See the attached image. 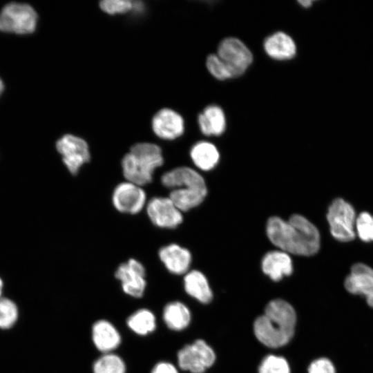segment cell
Returning a JSON list of instances; mask_svg holds the SVG:
<instances>
[{
    "instance_id": "cell-1",
    "label": "cell",
    "mask_w": 373,
    "mask_h": 373,
    "mask_svg": "<svg viewBox=\"0 0 373 373\" xmlns=\"http://www.w3.org/2000/svg\"><path fill=\"white\" fill-rule=\"evenodd\" d=\"M266 233L274 245L289 254L310 256L316 254L320 248L318 229L300 214L291 216L288 220L278 216L269 218Z\"/></svg>"
},
{
    "instance_id": "cell-2",
    "label": "cell",
    "mask_w": 373,
    "mask_h": 373,
    "mask_svg": "<svg viewBox=\"0 0 373 373\" xmlns=\"http://www.w3.org/2000/svg\"><path fill=\"white\" fill-rule=\"evenodd\" d=\"M296 323L294 307L282 299H274L266 305L264 313L254 323L256 338L264 345L278 348L292 338Z\"/></svg>"
},
{
    "instance_id": "cell-3",
    "label": "cell",
    "mask_w": 373,
    "mask_h": 373,
    "mask_svg": "<svg viewBox=\"0 0 373 373\" xmlns=\"http://www.w3.org/2000/svg\"><path fill=\"white\" fill-rule=\"evenodd\" d=\"M163 164L161 148L150 142L135 144L121 162L126 180L141 186L152 182L155 171Z\"/></svg>"
},
{
    "instance_id": "cell-4",
    "label": "cell",
    "mask_w": 373,
    "mask_h": 373,
    "mask_svg": "<svg viewBox=\"0 0 373 373\" xmlns=\"http://www.w3.org/2000/svg\"><path fill=\"white\" fill-rule=\"evenodd\" d=\"M37 15L26 3H10L0 12V30L16 34H28L36 28Z\"/></svg>"
},
{
    "instance_id": "cell-5",
    "label": "cell",
    "mask_w": 373,
    "mask_h": 373,
    "mask_svg": "<svg viewBox=\"0 0 373 373\" xmlns=\"http://www.w3.org/2000/svg\"><path fill=\"white\" fill-rule=\"evenodd\" d=\"M327 219L335 239L348 242L354 238L355 211L350 204L342 198L335 199L328 208Z\"/></svg>"
},
{
    "instance_id": "cell-6",
    "label": "cell",
    "mask_w": 373,
    "mask_h": 373,
    "mask_svg": "<svg viewBox=\"0 0 373 373\" xmlns=\"http://www.w3.org/2000/svg\"><path fill=\"white\" fill-rule=\"evenodd\" d=\"M229 69L233 78L242 75L253 62L249 48L236 37H227L218 46L217 54Z\"/></svg>"
},
{
    "instance_id": "cell-7",
    "label": "cell",
    "mask_w": 373,
    "mask_h": 373,
    "mask_svg": "<svg viewBox=\"0 0 373 373\" xmlns=\"http://www.w3.org/2000/svg\"><path fill=\"white\" fill-rule=\"evenodd\" d=\"M215 361L213 350L202 339L185 345L178 353L179 367L191 373H204Z\"/></svg>"
},
{
    "instance_id": "cell-8",
    "label": "cell",
    "mask_w": 373,
    "mask_h": 373,
    "mask_svg": "<svg viewBox=\"0 0 373 373\" xmlns=\"http://www.w3.org/2000/svg\"><path fill=\"white\" fill-rule=\"evenodd\" d=\"M56 149L62 157V161L73 174L76 175L80 168L90 160L88 143L83 139L72 134H66L56 142Z\"/></svg>"
},
{
    "instance_id": "cell-9",
    "label": "cell",
    "mask_w": 373,
    "mask_h": 373,
    "mask_svg": "<svg viewBox=\"0 0 373 373\" xmlns=\"http://www.w3.org/2000/svg\"><path fill=\"white\" fill-rule=\"evenodd\" d=\"M146 211L152 224L159 228L175 229L183 221L182 213L169 197L151 198L146 202Z\"/></svg>"
},
{
    "instance_id": "cell-10",
    "label": "cell",
    "mask_w": 373,
    "mask_h": 373,
    "mask_svg": "<svg viewBox=\"0 0 373 373\" xmlns=\"http://www.w3.org/2000/svg\"><path fill=\"white\" fill-rule=\"evenodd\" d=\"M112 203L120 213L137 214L146 207V194L142 186L126 180L115 187Z\"/></svg>"
},
{
    "instance_id": "cell-11",
    "label": "cell",
    "mask_w": 373,
    "mask_h": 373,
    "mask_svg": "<svg viewBox=\"0 0 373 373\" xmlns=\"http://www.w3.org/2000/svg\"><path fill=\"white\" fill-rule=\"evenodd\" d=\"M145 276L144 265L135 258L119 265L115 274L124 293L135 298H140L144 294L146 285Z\"/></svg>"
},
{
    "instance_id": "cell-12",
    "label": "cell",
    "mask_w": 373,
    "mask_h": 373,
    "mask_svg": "<svg viewBox=\"0 0 373 373\" xmlns=\"http://www.w3.org/2000/svg\"><path fill=\"white\" fill-rule=\"evenodd\" d=\"M151 126L153 133L160 139L173 140L180 137L184 131L182 117L171 108H164L153 117Z\"/></svg>"
},
{
    "instance_id": "cell-13",
    "label": "cell",
    "mask_w": 373,
    "mask_h": 373,
    "mask_svg": "<svg viewBox=\"0 0 373 373\" xmlns=\"http://www.w3.org/2000/svg\"><path fill=\"white\" fill-rule=\"evenodd\" d=\"M344 285L349 292L364 296L367 304L373 307V269L371 267L363 263L354 265Z\"/></svg>"
},
{
    "instance_id": "cell-14",
    "label": "cell",
    "mask_w": 373,
    "mask_h": 373,
    "mask_svg": "<svg viewBox=\"0 0 373 373\" xmlns=\"http://www.w3.org/2000/svg\"><path fill=\"white\" fill-rule=\"evenodd\" d=\"M158 256L166 269L175 275L186 274L190 267L192 256L189 250L176 243L161 247Z\"/></svg>"
},
{
    "instance_id": "cell-15",
    "label": "cell",
    "mask_w": 373,
    "mask_h": 373,
    "mask_svg": "<svg viewBox=\"0 0 373 373\" xmlns=\"http://www.w3.org/2000/svg\"><path fill=\"white\" fill-rule=\"evenodd\" d=\"M163 186L170 190L181 187H207L204 179L195 169L178 166L164 173L160 178Z\"/></svg>"
},
{
    "instance_id": "cell-16",
    "label": "cell",
    "mask_w": 373,
    "mask_h": 373,
    "mask_svg": "<svg viewBox=\"0 0 373 373\" xmlns=\"http://www.w3.org/2000/svg\"><path fill=\"white\" fill-rule=\"evenodd\" d=\"M261 267L263 273L276 282L293 272V262L289 254L280 249L265 254Z\"/></svg>"
},
{
    "instance_id": "cell-17",
    "label": "cell",
    "mask_w": 373,
    "mask_h": 373,
    "mask_svg": "<svg viewBox=\"0 0 373 373\" xmlns=\"http://www.w3.org/2000/svg\"><path fill=\"white\" fill-rule=\"evenodd\" d=\"M263 47L266 54L275 60H289L296 54V46L294 39L281 31L267 37L265 39Z\"/></svg>"
},
{
    "instance_id": "cell-18",
    "label": "cell",
    "mask_w": 373,
    "mask_h": 373,
    "mask_svg": "<svg viewBox=\"0 0 373 373\" xmlns=\"http://www.w3.org/2000/svg\"><path fill=\"white\" fill-rule=\"evenodd\" d=\"M92 338L97 349L104 354L110 353L121 343L119 333L106 320H99L94 323L92 328Z\"/></svg>"
},
{
    "instance_id": "cell-19",
    "label": "cell",
    "mask_w": 373,
    "mask_h": 373,
    "mask_svg": "<svg viewBox=\"0 0 373 373\" xmlns=\"http://www.w3.org/2000/svg\"><path fill=\"white\" fill-rule=\"evenodd\" d=\"M200 131L207 136L222 135L227 127V120L223 110L217 105L207 106L198 116Z\"/></svg>"
},
{
    "instance_id": "cell-20",
    "label": "cell",
    "mask_w": 373,
    "mask_h": 373,
    "mask_svg": "<svg viewBox=\"0 0 373 373\" xmlns=\"http://www.w3.org/2000/svg\"><path fill=\"white\" fill-rule=\"evenodd\" d=\"M190 157L198 169L208 171L218 164L220 153L213 144L207 141H200L191 147Z\"/></svg>"
},
{
    "instance_id": "cell-21",
    "label": "cell",
    "mask_w": 373,
    "mask_h": 373,
    "mask_svg": "<svg viewBox=\"0 0 373 373\" xmlns=\"http://www.w3.org/2000/svg\"><path fill=\"white\" fill-rule=\"evenodd\" d=\"M207 194V187H181L171 190L169 198L182 213L199 206Z\"/></svg>"
},
{
    "instance_id": "cell-22",
    "label": "cell",
    "mask_w": 373,
    "mask_h": 373,
    "mask_svg": "<svg viewBox=\"0 0 373 373\" xmlns=\"http://www.w3.org/2000/svg\"><path fill=\"white\" fill-rule=\"evenodd\" d=\"M184 287L186 292L198 300L207 304L213 298V292L206 276L198 270H191L185 274Z\"/></svg>"
},
{
    "instance_id": "cell-23",
    "label": "cell",
    "mask_w": 373,
    "mask_h": 373,
    "mask_svg": "<svg viewBox=\"0 0 373 373\" xmlns=\"http://www.w3.org/2000/svg\"><path fill=\"white\" fill-rule=\"evenodd\" d=\"M163 319L169 328L180 331L188 327L191 322V312L182 303L171 302L164 308Z\"/></svg>"
},
{
    "instance_id": "cell-24",
    "label": "cell",
    "mask_w": 373,
    "mask_h": 373,
    "mask_svg": "<svg viewBox=\"0 0 373 373\" xmlns=\"http://www.w3.org/2000/svg\"><path fill=\"white\" fill-rule=\"evenodd\" d=\"M127 325L136 334L146 335L155 330V317L150 310L141 309L128 318Z\"/></svg>"
},
{
    "instance_id": "cell-25",
    "label": "cell",
    "mask_w": 373,
    "mask_h": 373,
    "mask_svg": "<svg viewBox=\"0 0 373 373\" xmlns=\"http://www.w3.org/2000/svg\"><path fill=\"white\" fill-rule=\"evenodd\" d=\"M126 365L123 360L113 353H105L93 364L94 373H125Z\"/></svg>"
},
{
    "instance_id": "cell-26",
    "label": "cell",
    "mask_w": 373,
    "mask_h": 373,
    "mask_svg": "<svg viewBox=\"0 0 373 373\" xmlns=\"http://www.w3.org/2000/svg\"><path fill=\"white\" fill-rule=\"evenodd\" d=\"M258 373H290V367L283 356L269 354L262 360Z\"/></svg>"
},
{
    "instance_id": "cell-27",
    "label": "cell",
    "mask_w": 373,
    "mask_h": 373,
    "mask_svg": "<svg viewBox=\"0 0 373 373\" xmlns=\"http://www.w3.org/2000/svg\"><path fill=\"white\" fill-rule=\"evenodd\" d=\"M17 305L8 298H0V328L12 327L18 318Z\"/></svg>"
},
{
    "instance_id": "cell-28",
    "label": "cell",
    "mask_w": 373,
    "mask_h": 373,
    "mask_svg": "<svg viewBox=\"0 0 373 373\" xmlns=\"http://www.w3.org/2000/svg\"><path fill=\"white\" fill-rule=\"evenodd\" d=\"M206 66L210 74L218 80L233 78L227 65L216 54H211L207 57Z\"/></svg>"
},
{
    "instance_id": "cell-29",
    "label": "cell",
    "mask_w": 373,
    "mask_h": 373,
    "mask_svg": "<svg viewBox=\"0 0 373 373\" xmlns=\"http://www.w3.org/2000/svg\"><path fill=\"white\" fill-rule=\"evenodd\" d=\"M355 226L363 241H373V216L367 212H362L356 219Z\"/></svg>"
},
{
    "instance_id": "cell-30",
    "label": "cell",
    "mask_w": 373,
    "mask_h": 373,
    "mask_svg": "<svg viewBox=\"0 0 373 373\" xmlns=\"http://www.w3.org/2000/svg\"><path fill=\"white\" fill-rule=\"evenodd\" d=\"M102 10L109 15L123 14L131 10L133 1L129 0H104L99 2Z\"/></svg>"
},
{
    "instance_id": "cell-31",
    "label": "cell",
    "mask_w": 373,
    "mask_h": 373,
    "mask_svg": "<svg viewBox=\"0 0 373 373\" xmlns=\"http://www.w3.org/2000/svg\"><path fill=\"white\" fill-rule=\"evenodd\" d=\"M308 373H336L335 367L328 358H319L309 365Z\"/></svg>"
},
{
    "instance_id": "cell-32",
    "label": "cell",
    "mask_w": 373,
    "mask_h": 373,
    "mask_svg": "<svg viewBox=\"0 0 373 373\" xmlns=\"http://www.w3.org/2000/svg\"><path fill=\"white\" fill-rule=\"evenodd\" d=\"M151 373H178L177 368L168 362H160L153 368Z\"/></svg>"
},
{
    "instance_id": "cell-33",
    "label": "cell",
    "mask_w": 373,
    "mask_h": 373,
    "mask_svg": "<svg viewBox=\"0 0 373 373\" xmlns=\"http://www.w3.org/2000/svg\"><path fill=\"white\" fill-rule=\"evenodd\" d=\"M298 3L304 8H309L312 4V1L308 0L299 1Z\"/></svg>"
},
{
    "instance_id": "cell-34",
    "label": "cell",
    "mask_w": 373,
    "mask_h": 373,
    "mask_svg": "<svg viewBox=\"0 0 373 373\" xmlns=\"http://www.w3.org/2000/svg\"><path fill=\"white\" fill-rule=\"evenodd\" d=\"M3 288V282L0 277V298L1 297L2 291Z\"/></svg>"
},
{
    "instance_id": "cell-35",
    "label": "cell",
    "mask_w": 373,
    "mask_h": 373,
    "mask_svg": "<svg viewBox=\"0 0 373 373\" xmlns=\"http://www.w3.org/2000/svg\"><path fill=\"white\" fill-rule=\"evenodd\" d=\"M3 89V82H2L1 79H0V94L1 93Z\"/></svg>"
}]
</instances>
